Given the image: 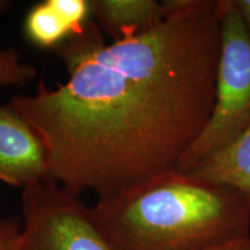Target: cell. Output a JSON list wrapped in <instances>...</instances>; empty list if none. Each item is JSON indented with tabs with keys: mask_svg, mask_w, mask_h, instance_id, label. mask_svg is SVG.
Here are the masks:
<instances>
[{
	"mask_svg": "<svg viewBox=\"0 0 250 250\" xmlns=\"http://www.w3.org/2000/svg\"><path fill=\"white\" fill-rule=\"evenodd\" d=\"M165 18L105 43L92 21L55 52L67 80L8 104L48 149L50 179L112 198L179 170L210 120L221 48L220 0H167Z\"/></svg>",
	"mask_w": 250,
	"mask_h": 250,
	"instance_id": "cell-1",
	"label": "cell"
},
{
	"mask_svg": "<svg viewBox=\"0 0 250 250\" xmlns=\"http://www.w3.org/2000/svg\"><path fill=\"white\" fill-rule=\"evenodd\" d=\"M92 211L115 250H206L250 237V197L175 170Z\"/></svg>",
	"mask_w": 250,
	"mask_h": 250,
	"instance_id": "cell-2",
	"label": "cell"
},
{
	"mask_svg": "<svg viewBox=\"0 0 250 250\" xmlns=\"http://www.w3.org/2000/svg\"><path fill=\"white\" fill-rule=\"evenodd\" d=\"M221 48L211 117L181 161L188 173L236 138L250 123V36L233 0H220Z\"/></svg>",
	"mask_w": 250,
	"mask_h": 250,
	"instance_id": "cell-3",
	"label": "cell"
},
{
	"mask_svg": "<svg viewBox=\"0 0 250 250\" xmlns=\"http://www.w3.org/2000/svg\"><path fill=\"white\" fill-rule=\"evenodd\" d=\"M24 250H115L92 208L49 179L22 189Z\"/></svg>",
	"mask_w": 250,
	"mask_h": 250,
	"instance_id": "cell-4",
	"label": "cell"
},
{
	"mask_svg": "<svg viewBox=\"0 0 250 250\" xmlns=\"http://www.w3.org/2000/svg\"><path fill=\"white\" fill-rule=\"evenodd\" d=\"M49 179L43 139L11 105L0 104V182L24 189Z\"/></svg>",
	"mask_w": 250,
	"mask_h": 250,
	"instance_id": "cell-5",
	"label": "cell"
},
{
	"mask_svg": "<svg viewBox=\"0 0 250 250\" xmlns=\"http://www.w3.org/2000/svg\"><path fill=\"white\" fill-rule=\"evenodd\" d=\"M92 21V0H42L28 11L23 33L36 48L55 51Z\"/></svg>",
	"mask_w": 250,
	"mask_h": 250,
	"instance_id": "cell-6",
	"label": "cell"
},
{
	"mask_svg": "<svg viewBox=\"0 0 250 250\" xmlns=\"http://www.w3.org/2000/svg\"><path fill=\"white\" fill-rule=\"evenodd\" d=\"M93 20L112 41L151 29L165 18L167 0H92Z\"/></svg>",
	"mask_w": 250,
	"mask_h": 250,
	"instance_id": "cell-7",
	"label": "cell"
},
{
	"mask_svg": "<svg viewBox=\"0 0 250 250\" xmlns=\"http://www.w3.org/2000/svg\"><path fill=\"white\" fill-rule=\"evenodd\" d=\"M188 173L250 197V123L236 138L206 156Z\"/></svg>",
	"mask_w": 250,
	"mask_h": 250,
	"instance_id": "cell-8",
	"label": "cell"
},
{
	"mask_svg": "<svg viewBox=\"0 0 250 250\" xmlns=\"http://www.w3.org/2000/svg\"><path fill=\"white\" fill-rule=\"evenodd\" d=\"M37 77L36 68L23 62L14 48L0 50V88L7 86H24Z\"/></svg>",
	"mask_w": 250,
	"mask_h": 250,
	"instance_id": "cell-9",
	"label": "cell"
},
{
	"mask_svg": "<svg viewBox=\"0 0 250 250\" xmlns=\"http://www.w3.org/2000/svg\"><path fill=\"white\" fill-rule=\"evenodd\" d=\"M0 250H24L21 217L0 210Z\"/></svg>",
	"mask_w": 250,
	"mask_h": 250,
	"instance_id": "cell-10",
	"label": "cell"
},
{
	"mask_svg": "<svg viewBox=\"0 0 250 250\" xmlns=\"http://www.w3.org/2000/svg\"><path fill=\"white\" fill-rule=\"evenodd\" d=\"M233 2L241 15L243 24L250 36V0H233Z\"/></svg>",
	"mask_w": 250,
	"mask_h": 250,
	"instance_id": "cell-11",
	"label": "cell"
},
{
	"mask_svg": "<svg viewBox=\"0 0 250 250\" xmlns=\"http://www.w3.org/2000/svg\"><path fill=\"white\" fill-rule=\"evenodd\" d=\"M206 250H250V237L245 240H240V241L227 243V245L224 246L214 247V248Z\"/></svg>",
	"mask_w": 250,
	"mask_h": 250,
	"instance_id": "cell-12",
	"label": "cell"
},
{
	"mask_svg": "<svg viewBox=\"0 0 250 250\" xmlns=\"http://www.w3.org/2000/svg\"><path fill=\"white\" fill-rule=\"evenodd\" d=\"M13 7V1L11 0H0V17L5 15Z\"/></svg>",
	"mask_w": 250,
	"mask_h": 250,
	"instance_id": "cell-13",
	"label": "cell"
}]
</instances>
